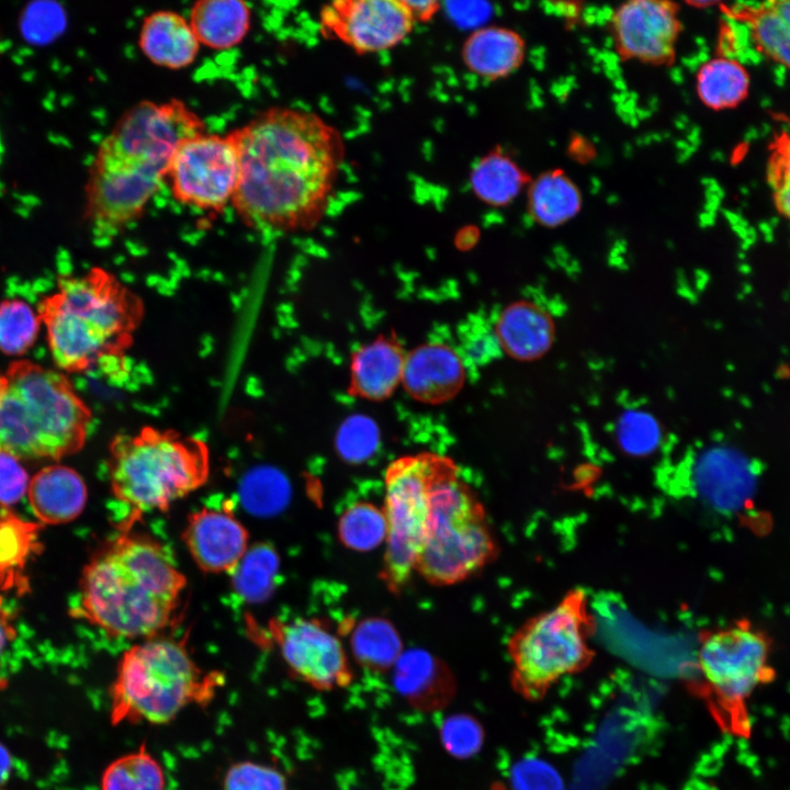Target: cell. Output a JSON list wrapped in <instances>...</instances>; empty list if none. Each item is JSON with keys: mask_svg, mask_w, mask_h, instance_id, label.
<instances>
[{"mask_svg": "<svg viewBox=\"0 0 790 790\" xmlns=\"http://www.w3.org/2000/svg\"><path fill=\"white\" fill-rule=\"evenodd\" d=\"M12 760L9 751L0 744V785L9 778Z\"/></svg>", "mask_w": 790, "mask_h": 790, "instance_id": "cell-44", "label": "cell"}, {"mask_svg": "<svg viewBox=\"0 0 790 790\" xmlns=\"http://www.w3.org/2000/svg\"><path fill=\"white\" fill-rule=\"evenodd\" d=\"M278 568L279 557L271 546L261 544L248 549L230 573L237 594L246 601H262L272 591Z\"/></svg>", "mask_w": 790, "mask_h": 790, "instance_id": "cell-31", "label": "cell"}, {"mask_svg": "<svg viewBox=\"0 0 790 790\" xmlns=\"http://www.w3.org/2000/svg\"><path fill=\"white\" fill-rule=\"evenodd\" d=\"M526 183L528 177L523 170L499 149L479 158L470 172V187L474 195L490 206L508 205Z\"/></svg>", "mask_w": 790, "mask_h": 790, "instance_id": "cell-27", "label": "cell"}, {"mask_svg": "<svg viewBox=\"0 0 790 790\" xmlns=\"http://www.w3.org/2000/svg\"><path fill=\"white\" fill-rule=\"evenodd\" d=\"M498 553V542L476 492L459 472L439 481L430 494L415 572L433 586H452L483 571Z\"/></svg>", "mask_w": 790, "mask_h": 790, "instance_id": "cell-8", "label": "cell"}, {"mask_svg": "<svg viewBox=\"0 0 790 790\" xmlns=\"http://www.w3.org/2000/svg\"><path fill=\"white\" fill-rule=\"evenodd\" d=\"M377 443V431L372 421L361 416L347 420L337 437L340 454L349 461L368 458Z\"/></svg>", "mask_w": 790, "mask_h": 790, "instance_id": "cell-39", "label": "cell"}, {"mask_svg": "<svg viewBox=\"0 0 790 790\" xmlns=\"http://www.w3.org/2000/svg\"><path fill=\"white\" fill-rule=\"evenodd\" d=\"M173 198L188 206L219 212L232 204L239 179V158L230 133L204 131L183 138L167 177Z\"/></svg>", "mask_w": 790, "mask_h": 790, "instance_id": "cell-12", "label": "cell"}, {"mask_svg": "<svg viewBox=\"0 0 790 790\" xmlns=\"http://www.w3.org/2000/svg\"><path fill=\"white\" fill-rule=\"evenodd\" d=\"M14 454L0 449V506L18 503L27 493L30 479L26 470Z\"/></svg>", "mask_w": 790, "mask_h": 790, "instance_id": "cell-40", "label": "cell"}, {"mask_svg": "<svg viewBox=\"0 0 790 790\" xmlns=\"http://www.w3.org/2000/svg\"><path fill=\"white\" fill-rule=\"evenodd\" d=\"M620 54L650 64L673 59L680 33L676 4L668 1L633 0L618 8L612 18Z\"/></svg>", "mask_w": 790, "mask_h": 790, "instance_id": "cell-15", "label": "cell"}, {"mask_svg": "<svg viewBox=\"0 0 790 790\" xmlns=\"http://www.w3.org/2000/svg\"><path fill=\"white\" fill-rule=\"evenodd\" d=\"M726 12L747 26L763 54L790 69V0L738 2Z\"/></svg>", "mask_w": 790, "mask_h": 790, "instance_id": "cell-24", "label": "cell"}, {"mask_svg": "<svg viewBox=\"0 0 790 790\" xmlns=\"http://www.w3.org/2000/svg\"><path fill=\"white\" fill-rule=\"evenodd\" d=\"M511 790H564L560 772L548 761L528 757L519 760L510 775Z\"/></svg>", "mask_w": 790, "mask_h": 790, "instance_id": "cell-38", "label": "cell"}, {"mask_svg": "<svg viewBox=\"0 0 790 790\" xmlns=\"http://www.w3.org/2000/svg\"><path fill=\"white\" fill-rule=\"evenodd\" d=\"M445 738L448 745L456 753H470L478 747L481 732L471 720H456L447 724Z\"/></svg>", "mask_w": 790, "mask_h": 790, "instance_id": "cell-41", "label": "cell"}, {"mask_svg": "<svg viewBox=\"0 0 790 790\" xmlns=\"http://www.w3.org/2000/svg\"><path fill=\"white\" fill-rule=\"evenodd\" d=\"M771 641L747 620L703 632L698 650L702 677L721 706L738 709L772 679Z\"/></svg>", "mask_w": 790, "mask_h": 790, "instance_id": "cell-11", "label": "cell"}, {"mask_svg": "<svg viewBox=\"0 0 790 790\" xmlns=\"http://www.w3.org/2000/svg\"><path fill=\"white\" fill-rule=\"evenodd\" d=\"M224 790H287L281 771L269 765L239 761L232 765L223 780Z\"/></svg>", "mask_w": 790, "mask_h": 790, "instance_id": "cell-35", "label": "cell"}, {"mask_svg": "<svg viewBox=\"0 0 790 790\" xmlns=\"http://www.w3.org/2000/svg\"><path fill=\"white\" fill-rule=\"evenodd\" d=\"M618 438L623 449L630 453H647L657 444L658 425L645 411H627L619 420Z\"/></svg>", "mask_w": 790, "mask_h": 790, "instance_id": "cell-37", "label": "cell"}, {"mask_svg": "<svg viewBox=\"0 0 790 790\" xmlns=\"http://www.w3.org/2000/svg\"><path fill=\"white\" fill-rule=\"evenodd\" d=\"M415 22H428L440 10L441 3L438 1H407L404 0Z\"/></svg>", "mask_w": 790, "mask_h": 790, "instance_id": "cell-42", "label": "cell"}, {"mask_svg": "<svg viewBox=\"0 0 790 790\" xmlns=\"http://www.w3.org/2000/svg\"><path fill=\"white\" fill-rule=\"evenodd\" d=\"M183 539L198 567L211 574H230L249 549V533L229 501L193 511Z\"/></svg>", "mask_w": 790, "mask_h": 790, "instance_id": "cell-16", "label": "cell"}, {"mask_svg": "<svg viewBox=\"0 0 790 790\" xmlns=\"http://www.w3.org/2000/svg\"><path fill=\"white\" fill-rule=\"evenodd\" d=\"M26 494L34 515L46 524L75 520L83 511L88 498L81 475L60 464L41 469L30 479Z\"/></svg>", "mask_w": 790, "mask_h": 790, "instance_id": "cell-20", "label": "cell"}, {"mask_svg": "<svg viewBox=\"0 0 790 790\" xmlns=\"http://www.w3.org/2000/svg\"><path fill=\"white\" fill-rule=\"evenodd\" d=\"M239 158L232 202L258 230L314 228L330 203L343 161L339 132L316 113L274 106L230 132Z\"/></svg>", "mask_w": 790, "mask_h": 790, "instance_id": "cell-1", "label": "cell"}, {"mask_svg": "<svg viewBox=\"0 0 790 790\" xmlns=\"http://www.w3.org/2000/svg\"><path fill=\"white\" fill-rule=\"evenodd\" d=\"M219 673L203 672L183 641L142 640L121 656L111 687V720L166 724L192 703L210 702Z\"/></svg>", "mask_w": 790, "mask_h": 790, "instance_id": "cell-7", "label": "cell"}, {"mask_svg": "<svg viewBox=\"0 0 790 790\" xmlns=\"http://www.w3.org/2000/svg\"><path fill=\"white\" fill-rule=\"evenodd\" d=\"M251 19V9L244 1L201 0L192 5L189 22L200 44L227 49L244 41Z\"/></svg>", "mask_w": 790, "mask_h": 790, "instance_id": "cell-25", "label": "cell"}, {"mask_svg": "<svg viewBox=\"0 0 790 790\" xmlns=\"http://www.w3.org/2000/svg\"><path fill=\"white\" fill-rule=\"evenodd\" d=\"M458 472L453 459L430 451L399 456L387 466L382 508L386 548L380 577L392 592H399L415 572L433 486Z\"/></svg>", "mask_w": 790, "mask_h": 790, "instance_id": "cell-10", "label": "cell"}, {"mask_svg": "<svg viewBox=\"0 0 790 790\" xmlns=\"http://www.w3.org/2000/svg\"><path fill=\"white\" fill-rule=\"evenodd\" d=\"M138 45L153 64L178 70L194 63L201 44L189 20L174 11L158 10L144 19Z\"/></svg>", "mask_w": 790, "mask_h": 790, "instance_id": "cell-22", "label": "cell"}, {"mask_svg": "<svg viewBox=\"0 0 790 790\" xmlns=\"http://www.w3.org/2000/svg\"><path fill=\"white\" fill-rule=\"evenodd\" d=\"M767 181L777 211L790 221V134L783 133L772 143Z\"/></svg>", "mask_w": 790, "mask_h": 790, "instance_id": "cell-36", "label": "cell"}, {"mask_svg": "<svg viewBox=\"0 0 790 790\" xmlns=\"http://www.w3.org/2000/svg\"><path fill=\"white\" fill-rule=\"evenodd\" d=\"M595 624L588 595L579 587L528 618L508 640L518 689L535 698L562 677L585 668L592 658L589 639Z\"/></svg>", "mask_w": 790, "mask_h": 790, "instance_id": "cell-9", "label": "cell"}, {"mask_svg": "<svg viewBox=\"0 0 790 790\" xmlns=\"http://www.w3.org/2000/svg\"><path fill=\"white\" fill-rule=\"evenodd\" d=\"M185 585L162 544L121 529L84 566L71 613L113 637L145 640L170 625Z\"/></svg>", "mask_w": 790, "mask_h": 790, "instance_id": "cell-3", "label": "cell"}, {"mask_svg": "<svg viewBox=\"0 0 790 790\" xmlns=\"http://www.w3.org/2000/svg\"><path fill=\"white\" fill-rule=\"evenodd\" d=\"M268 633L287 667L318 689H330L349 678L348 659L339 637L318 618L273 619Z\"/></svg>", "mask_w": 790, "mask_h": 790, "instance_id": "cell-14", "label": "cell"}, {"mask_svg": "<svg viewBox=\"0 0 790 790\" xmlns=\"http://www.w3.org/2000/svg\"><path fill=\"white\" fill-rule=\"evenodd\" d=\"M404 0H337L319 11V27L358 54L388 50L414 30Z\"/></svg>", "mask_w": 790, "mask_h": 790, "instance_id": "cell-13", "label": "cell"}, {"mask_svg": "<svg viewBox=\"0 0 790 790\" xmlns=\"http://www.w3.org/2000/svg\"><path fill=\"white\" fill-rule=\"evenodd\" d=\"M754 465L740 451L729 447H711L698 453L691 476L698 494L713 506L736 509L749 497Z\"/></svg>", "mask_w": 790, "mask_h": 790, "instance_id": "cell-18", "label": "cell"}, {"mask_svg": "<svg viewBox=\"0 0 790 790\" xmlns=\"http://www.w3.org/2000/svg\"><path fill=\"white\" fill-rule=\"evenodd\" d=\"M696 86L704 105L712 110H725L738 105L747 97L749 76L740 61L722 56L700 67Z\"/></svg>", "mask_w": 790, "mask_h": 790, "instance_id": "cell-28", "label": "cell"}, {"mask_svg": "<svg viewBox=\"0 0 790 790\" xmlns=\"http://www.w3.org/2000/svg\"><path fill=\"white\" fill-rule=\"evenodd\" d=\"M42 324L38 312L19 298L0 302V351L19 356L36 340Z\"/></svg>", "mask_w": 790, "mask_h": 790, "instance_id": "cell-33", "label": "cell"}, {"mask_svg": "<svg viewBox=\"0 0 790 790\" xmlns=\"http://www.w3.org/2000/svg\"><path fill=\"white\" fill-rule=\"evenodd\" d=\"M14 632L10 613L2 606L0 598V657L4 653L9 642L12 640Z\"/></svg>", "mask_w": 790, "mask_h": 790, "instance_id": "cell-43", "label": "cell"}, {"mask_svg": "<svg viewBox=\"0 0 790 790\" xmlns=\"http://www.w3.org/2000/svg\"><path fill=\"white\" fill-rule=\"evenodd\" d=\"M524 53V41L519 33L505 26L484 25L466 37L461 57L470 72L492 81L516 71Z\"/></svg>", "mask_w": 790, "mask_h": 790, "instance_id": "cell-23", "label": "cell"}, {"mask_svg": "<svg viewBox=\"0 0 790 790\" xmlns=\"http://www.w3.org/2000/svg\"><path fill=\"white\" fill-rule=\"evenodd\" d=\"M466 379L461 356L442 342H426L406 353L402 384L415 400L438 405L454 398Z\"/></svg>", "mask_w": 790, "mask_h": 790, "instance_id": "cell-17", "label": "cell"}, {"mask_svg": "<svg viewBox=\"0 0 790 790\" xmlns=\"http://www.w3.org/2000/svg\"><path fill=\"white\" fill-rule=\"evenodd\" d=\"M338 537L345 546L353 551L373 550L386 538L383 509L368 501L353 504L339 518Z\"/></svg>", "mask_w": 790, "mask_h": 790, "instance_id": "cell-32", "label": "cell"}, {"mask_svg": "<svg viewBox=\"0 0 790 790\" xmlns=\"http://www.w3.org/2000/svg\"><path fill=\"white\" fill-rule=\"evenodd\" d=\"M494 334L503 352L519 361L541 358L554 340V323L537 304L518 301L497 316Z\"/></svg>", "mask_w": 790, "mask_h": 790, "instance_id": "cell-21", "label": "cell"}, {"mask_svg": "<svg viewBox=\"0 0 790 790\" xmlns=\"http://www.w3.org/2000/svg\"><path fill=\"white\" fill-rule=\"evenodd\" d=\"M351 648L364 667L382 670L396 663L402 641L394 625L382 618H366L353 627Z\"/></svg>", "mask_w": 790, "mask_h": 790, "instance_id": "cell-29", "label": "cell"}, {"mask_svg": "<svg viewBox=\"0 0 790 790\" xmlns=\"http://www.w3.org/2000/svg\"><path fill=\"white\" fill-rule=\"evenodd\" d=\"M102 790H166L165 772L158 760L142 745L108 765Z\"/></svg>", "mask_w": 790, "mask_h": 790, "instance_id": "cell-30", "label": "cell"}, {"mask_svg": "<svg viewBox=\"0 0 790 790\" xmlns=\"http://www.w3.org/2000/svg\"><path fill=\"white\" fill-rule=\"evenodd\" d=\"M406 352L393 336L380 335L351 356L348 394L371 402L387 399L402 383Z\"/></svg>", "mask_w": 790, "mask_h": 790, "instance_id": "cell-19", "label": "cell"}, {"mask_svg": "<svg viewBox=\"0 0 790 790\" xmlns=\"http://www.w3.org/2000/svg\"><path fill=\"white\" fill-rule=\"evenodd\" d=\"M37 312L57 368L82 373L102 360L121 357L132 346L144 304L114 274L95 267L59 279Z\"/></svg>", "mask_w": 790, "mask_h": 790, "instance_id": "cell-4", "label": "cell"}, {"mask_svg": "<svg viewBox=\"0 0 790 790\" xmlns=\"http://www.w3.org/2000/svg\"><path fill=\"white\" fill-rule=\"evenodd\" d=\"M202 131V120L180 100L142 101L126 110L89 167L84 214L94 234L111 237L137 221L178 144Z\"/></svg>", "mask_w": 790, "mask_h": 790, "instance_id": "cell-2", "label": "cell"}, {"mask_svg": "<svg viewBox=\"0 0 790 790\" xmlns=\"http://www.w3.org/2000/svg\"><path fill=\"white\" fill-rule=\"evenodd\" d=\"M108 473L114 499L127 509L121 529H132L144 515L166 511L203 486L210 451L195 437L146 426L112 439Z\"/></svg>", "mask_w": 790, "mask_h": 790, "instance_id": "cell-6", "label": "cell"}, {"mask_svg": "<svg viewBox=\"0 0 790 790\" xmlns=\"http://www.w3.org/2000/svg\"><path fill=\"white\" fill-rule=\"evenodd\" d=\"M36 535V526L0 511V582L21 569Z\"/></svg>", "mask_w": 790, "mask_h": 790, "instance_id": "cell-34", "label": "cell"}, {"mask_svg": "<svg viewBox=\"0 0 790 790\" xmlns=\"http://www.w3.org/2000/svg\"><path fill=\"white\" fill-rule=\"evenodd\" d=\"M4 376L0 449L19 459L57 461L83 448L92 413L63 372L20 360Z\"/></svg>", "mask_w": 790, "mask_h": 790, "instance_id": "cell-5", "label": "cell"}, {"mask_svg": "<svg viewBox=\"0 0 790 790\" xmlns=\"http://www.w3.org/2000/svg\"><path fill=\"white\" fill-rule=\"evenodd\" d=\"M582 207L577 185L562 170L540 174L529 187L528 208L533 221L549 228L563 225Z\"/></svg>", "mask_w": 790, "mask_h": 790, "instance_id": "cell-26", "label": "cell"}, {"mask_svg": "<svg viewBox=\"0 0 790 790\" xmlns=\"http://www.w3.org/2000/svg\"><path fill=\"white\" fill-rule=\"evenodd\" d=\"M5 387V376L4 374H0V397L4 391Z\"/></svg>", "mask_w": 790, "mask_h": 790, "instance_id": "cell-45", "label": "cell"}]
</instances>
